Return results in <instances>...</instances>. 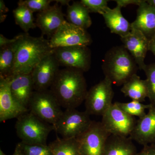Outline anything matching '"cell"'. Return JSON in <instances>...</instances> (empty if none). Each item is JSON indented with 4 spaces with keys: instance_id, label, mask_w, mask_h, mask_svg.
Returning <instances> with one entry per match:
<instances>
[{
    "instance_id": "484cf974",
    "label": "cell",
    "mask_w": 155,
    "mask_h": 155,
    "mask_svg": "<svg viewBox=\"0 0 155 155\" xmlns=\"http://www.w3.org/2000/svg\"><path fill=\"white\" fill-rule=\"evenodd\" d=\"M115 104L126 114L133 117H138L139 119L145 116L147 114L146 110L147 109L149 110L151 107L150 104H144L142 103L134 100L126 103L116 102Z\"/></svg>"
},
{
    "instance_id": "ffe728a7",
    "label": "cell",
    "mask_w": 155,
    "mask_h": 155,
    "mask_svg": "<svg viewBox=\"0 0 155 155\" xmlns=\"http://www.w3.org/2000/svg\"><path fill=\"white\" fill-rule=\"evenodd\" d=\"M130 137L110 135L106 143L104 155H136L137 150Z\"/></svg>"
},
{
    "instance_id": "74e56055",
    "label": "cell",
    "mask_w": 155,
    "mask_h": 155,
    "mask_svg": "<svg viewBox=\"0 0 155 155\" xmlns=\"http://www.w3.org/2000/svg\"><path fill=\"white\" fill-rule=\"evenodd\" d=\"M146 2L150 5L155 7V0H146Z\"/></svg>"
},
{
    "instance_id": "277c9868",
    "label": "cell",
    "mask_w": 155,
    "mask_h": 155,
    "mask_svg": "<svg viewBox=\"0 0 155 155\" xmlns=\"http://www.w3.org/2000/svg\"><path fill=\"white\" fill-rule=\"evenodd\" d=\"M17 119L15 129L21 141L30 144H47L48 136L54 130L52 125L40 119L29 111Z\"/></svg>"
},
{
    "instance_id": "f35d334b",
    "label": "cell",
    "mask_w": 155,
    "mask_h": 155,
    "mask_svg": "<svg viewBox=\"0 0 155 155\" xmlns=\"http://www.w3.org/2000/svg\"><path fill=\"white\" fill-rule=\"evenodd\" d=\"M0 155H6L5 153H4V152L2 150L0 149Z\"/></svg>"
},
{
    "instance_id": "52a82bcc",
    "label": "cell",
    "mask_w": 155,
    "mask_h": 155,
    "mask_svg": "<svg viewBox=\"0 0 155 155\" xmlns=\"http://www.w3.org/2000/svg\"><path fill=\"white\" fill-rule=\"evenodd\" d=\"M113 84L104 78L89 90L84 100L85 111L89 115L102 116L113 104Z\"/></svg>"
},
{
    "instance_id": "2e32d148",
    "label": "cell",
    "mask_w": 155,
    "mask_h": 155,
    "mask_svg": "<svg viewBox=\"0 0 155 155\" xmlns=\"http://www.w3.org/2000/svg\"><path fill=\"white\" fill-rule=\"evenodd\" d=\"M64 16L61 7L57 3L38 14L36 26L41 30L43 35L51 38L66 20Z\"/></svg>"
},
{
    "instance_id": "4dcf8cb0",
    "label": "cell",
    "mask_w": 155,
    "mask_h": 155,
    "mask_svg": "<svg viewBox=\"0 0 155 155\" xmlns=\"http://www.w3.org/2000/svg\"><path fill=\"white\" fill-rule=\"evenodd\" d=\"M143 0H116L114 1L116 2L117 6L122 8L130 5L139 6L143 2Z\"/></svg>"
},
{
    "instance_id": "8fae6325",
    "label": "cell",
    "mask_w": 155,
    "mask_h": 155,
    "mask_svg": "<svg viewBox=\"0 0 155 155\" xmlns=\"http://www.w3.org/2000/svg\"><path fill=\"white\" fill-rule=\"evenodd\" d=\"M54 53L60 66L87 72L91 67V53L88 46H74L58 48Z\"/></svg>"
},
{
    "instance_id": "e575fe53",
    "label": "cell",
    "mask_w": 155,
    "mask_h": 155,
    "mask_svg": "<svg viewBox=\"0 0 155 155\" xmlns=\"http://www.w3.org/2000/svg\"><path fill=\"white\" fill-rule=\"evenodd\" d=\"M149 51L155 56V36L150 40Z\"/></svg>"
},
{
    "instance_id": "d6a6232c",
    "label": "cell",
    "mask_w": 155,
    "mask_h": 155,
    "mask_svg": "<svg viewBox=\"0 0 155 155\" xmlns=\"http://www.w3.org/2000/svg\"><path fill=\"white\" fill-rule=\"evenodd\" d=\"M19 36V35L15 36L13 39H8L5 37L3 35H0V48L15 43L18 40Z\"/></svg>"
},
{
    "instance_id": "cb8c5ba5",
    "label": "cell",
    "mask_w": 155,
    "mask_h": 155,
    "mask_svg": "<svg viewBox=\"0 0 155 155\" xmlns=\"http://www.w3.org/2000/svg\"><path fill=\"white\" fill-rule=\"evenodd\" d=\"M49 146L53 155H81L76 138L58 137Z\"/></svg>"
},
{
    "instance_id": "30bf717a",
    "label": "cell",
    "mask_w": 155,
    "mask_h": 155,
    "mask_svg": "<svg viewBox=\"0 0 155 155\" xmlns=\"http://www.w3.org/2000/svg\"><path fill=\"white\" fill-rule=\"evenodd\" d=\"M102 124L111 135L129 137L135 127L137 121L120 109L115 103L102 116Z\"/></svg>"
},
{
    "instance_id": "7402d4cb",
    "label": "cell",
    "mask_w": 155,
    "mask_h": 155,
    "mask_svg": "<svg viewBox=\"0 0 155 155\" xmlns=\"http://www.w3.org/2000/svg\"><path fill=\"white\" fill-rule=\"evenodd\" d=\"M89 13L88 9L80 2H73L67 7V21L86 30L92 23Z\"/></svg>"
},
{
    "instance_id": "f1b7e54d",
    "label": "cell",
    "mask_w": 155,
    "mask_h": 155,
    "mask_svg": "<svg viewBox=\"0 0 155 155\" xmlns=\"http://www.w3.org/2000/svg\"><path fill=\"white\" fill-rule=\"evenodd\" d=\"M52 2L51 0H25L19 1L18 5L25 6L33 13H38L47 9Z\"/></svg>"
},
{
    "instance_id": "d590c367",
    "label": "cell",
    "mask_w": 155,
    "mask_h": 155,
    "mask_svg": "<svg viewBox=\"0 0 155 155\" xmlns=\"http://www.w3.org/2000/svg\"><path fill=\"white\" fill-rule=\"evenodd\" d=\"M57 2V3H60L62 5H67V6L69 5V2L70 1H68V0H63V1H56Z\"/></svg>"
},
{
    "instance_id": "7c38bea8",
    "label": "cell",
    "mask_w": 155,
    "mask_h": 155,
    "mask_svg": "<svg viewBox=\"0 0 155 155\" xmlns=\"http://www.w3.org/2000/svg\"><path fill=\"white\" fill-rule=\"evenodd\" d=\"M60 66L54 51L42 59L31 73L35 91L46 90L51 87L60 71Z\"/></svg>"
},
{
    "instance_id": "7a4b0ae2",
    "label": "cell",
    "mask_w": 155,
    "mask_h": 155,
    "mask_svg": "<svg viewBox=\"0 0 155 155\" xmlns=\"http://www.w3.org/2000/svg\"><path fill=\"white\" fill-rule=\"evenodd\" d=\"M53 51L49 40L43 36L34 37L27 33L19 35L16 44L12 75L30 74L42 59Z\"/></svg>"
},
{
    "instance_id": "9c48e42d",
    "label": "cell",
    "mask_w": 155,
    "mask_h": 155,
    "mask_svg": "<svg viewBox=\"0 0 155 155\" xmlns=\"http://www.w3.org/2000/svg\"><path fill=\"white\" fill-rule=\"evenodd\" d=\"M111 134L101 122L92 121L87 130L77 138L81 155H104L106 143Z\"/></svg>"
},
{
    "instance_id": "6da1fadb",
    "label": "cell",
    "mask_w": 155,
    "mask_h": 155,
    "mask_svg": "<svg viewBox=\"0 0 155 155\" xmlns=\"http://www.w3.org/2000/svg\"><path fill=\"white\" fill-rule=\"evenodd\" d=\"M83 73L71 68L59 71L50 90L62 107L76 109L84 101L88 91Z\"/></svg>"
},
{
    "instance_id": "d6986e66",
    "label": "cell",
    "mask_w": 155,
    "mask_h": 155,
    "mask_svg": "<svg viewBox=\"0 0 155 155\" xmlns=\"http://www.w3.org/2000/svg\"><path fill=\"white\" fill-rule=\"evenodd\" d=\"M121 9L117 5L113 9L109 8L102 15L105 24L111 33L118 35L120 38L127 35L132 29L131 23L123 17Z\"/></svg>"
},
{
    "instance_id": "ac0fdd59",
    "label": "cell",
    "mask_w": 155,
    "mask_h": 155,
    "mask_svg": "<svg viewBox=\"0 0 155 155\" xmlns=\"http://www.w3.org/2000/svg\"><path fill=\"white\" fill-rule=\"evenodd\" d=\"M131 23L132 28L140 31L149 40L155 36V7L143 0L138 6L135 20Z\"/></svg>"
},
{
    "instance_id": "e0dca14e",
    "label": "cell",
    "mask_w": 155,
    "mask_h": 155,
    "mask_svg": "<svg viewBox=\"0 0 155 155\" xmlns=\"http://www.w3.org/2000/svg\"><path fill=\"white\" fill-rule=\"evenodd\" d=\"M9 78L10 89L13 97L20 105L28 109V104L35 91L31 74H18Z\"/></svg>"
},
{
    "instance_id": "d4e9b609",
    "label": "cell",
    "mask_w": 155,
    "mask_h": 155,
    "mask_svg": "<svg viewBox=\"0 0 155 155\" xmlns=\"http://www.w3.org/2000/svg\"><path fill=\"white\" fill-rule=\"evenodd\" d=\"M33 13L28 8L22 5H18L13 11L15 22L25 33L37 26L34 22Z\"/></svg>"
},
{
    "instance_id": "836d02e7",
    "label": "cell",
    "mask_w": 155,
    "mask_h": 155,
    "mask_svg": "<svg viewBox=\"0 0 155 155\" xmlns=\"http://www.w3.org/2000/svg\"><path fill=\"white\" fill-rule=\"evenodd\" d=\"M9 9L6 7L4 1H0V20L1 22H3L6 19V13H8Z\"/></svg>"
},
{
    "instance_id": "8992f818",
    "label": "cell",
    "mask_w": 155,
    "mask_h": 155,
    "mask_svg": "<svg viewBox=\"0 0 155 155\" xmlns=\"http://www.w3.org/2000/svg\"><path fill=\"white\" fill-rule=\"evenodd\" d=\"M86 111L76 109H66L57 123L54 130L64 139L77 138L87 130L92 121Z\"/></svg>"
},
{
    "instance_id": "5bb4252c",
    "label": "cell",
    "mask_w": 155,
    "mask_h": 155,
    "mask_svg": "<svg viewBox=\"0 0 155 155\" xmlns=\"http://www.w3.org/2000/svg\"><path fill=\"white\" fill-rule=\"evenodd\" d=\"M28 109L15 101L10 89V78L0 77V121L17 118L27 113Z\"/></svg>"
},
{
    "instance_id": "5b68a950",
    "label": "cell",
    "mask_w": 155,
    "mask_h": 155,
    "mask_svg": "<svg viewBox=\"0 0 155 155\" xmlns=\"http://www.w3.org/2000/svg\"><path fill=\"white\" fill-rule=\"evenodd\" d=\"M61 105L50 90L34 92L28 110L40 119L54 125L63 113Z\"/></svg>"
},
{
    "instance_id": "4316f807",
    "label": "cell",
    "mask_w": 155,
    "mask_h": 155,
    "mask_svg": "<svg viewBox=\"0 0 155 155\" xmlns=\"http://www.w3.org/2000/svg\"><path fill=\"white\" fill-rule=\"evenodd\" d=\"M23 155H53L49 146L30 144L21 141L17 145Z\"/></svg>"
},
{
    "instance_id": "3957f363",
    "label": "cell",
    "mask_w": 155,
    "mask_h": 155,
    "mask_svg": "<svg viewBox=\"0 0 155 155\" xmlns=\"http://www.w3.org/2000/svg\"><path fill=\"white\" fill-rule=\"evenodd\" d=\"M102 69L105 78L118 86L123 85L139 69L135 60L123 45L114 47L108 50L103 60Z\"/></svg>"
},
{
    "instance_id": "9a60e30c",
    "label": "cell",
    "mask_w": 155,
    "mask_h": 155,
    "mask_svg": "<svg viewBox=\"0 0 155 155\" xmlns=\"http://www.w3.org/2000/svg\"><path fill=\"white\" fill-rule=\"evenodd\" d=\"M129 137L143 146L155 144V106L151 105L145 116L137 121Z\"/></svg>"
},
{
    "instance_id": "ab89813d",
    "label": "cell",
    "mask_w": 155,
    "mask_h": 155,
    "mask_svg": "<svg viewBox=\"0 0 155 155\" xmlns=\"http://www.w3.org/2000/svg\"></svg>"
},
{
    "instance_id": "ba28073f",
    "label": "cell",
    "mask_w": 155,
    "mask_h": 155,
    "mask_svg": "<svg viewBox=\"0 0 155 155\" xmlns=\"http://www.w3.org/2000/svg\"><path fill=\"white\" fill-rule=\"evenodd\" d=\"M52 49L74 46H88L92 42L91 36L86 29L65 20L49 40Z\"/></svg>"
},
{
    "instance_id": "1f68e13d",
    "label": "cell",
    "mask_w": 155,
    "mask_h": 155,
    "mask_svg": "<svg viewBox=\"0 0 155 155\" xmlns=\"http://www.w3.org/2000/svg\"><path fill=\"white\" fill-rule=\"evenodd\" d=\"M136 155H155V144L144 146L143 149Z\"/></svg>"
},
{
    "instance_id": "44dd1931",
    "label": "cell",
    "mask_w": 155,
    "mask_h": 155,
    "mask_svg": "<svg viewBox=\"0 0 155 155\" xmlns=\"http://www.w3.org/2000/svg\"><path fill=\"white\" fill-rule=\"evenodd\" d=\"M121 92L125 97L140 102L148 97V90L146 80H142L137 74H134L123 85Z\"/></svg>"
},
{
    "instance_id": "8d00e7d4",
    "label": "cell",
    "mask_w": 155,
    "mask_h": 155,
    "mask_svg": "<svg viewBox=\"0 0 155 155\" xmlns=\"http://www.w3.org/2000/svg\"><path fill=\"white\" fill-rule=\"evenodd\" d=\"M12 155H23L21 153V151L19 150V147L16 146V148H15V150L14 153Z\"/></svg>"
},
{
    "instance_id": "603a6c76",
    "label": "cell",
    "mask_w": 155,
    "mask_h": 155,
    "mask_svg": "<svg viewBox=\"0 0 155 155\" xmlns=\"http://www.w3.org/2000/svg\"><path fill=\"white\" fill-rule=\"evenodd\" d=\"M17 41L13 44L1 48L0 77L8 78L13 75Z\"/></svg>"
},
{
    "instance_id": "f546056e",
    "label": "cell",
    "mask_w": 155,
    "mask_h": 155,
    "mask_svg": "<svg viewBox=\"0 0 155 155\" xmlns=\"http://www.w3.org/2000/svg\"><path fill=\"white\" fill-rule=\"evenodd\" d=\"M107 0H81V3L88 9L90 13L102 15L109 8Z\"/></svg>"
},
{
    "instance_id": "83f0119b",
    "label": "cell",
    "mask_w": 155,
    "mask_h": 155,
    "mask_svg": "<svg viewBox=\"0 0 155 155\" xmlns=\"http://www.w3.org/2000/svg\"><path fill=\"white\" fill-rule=\"evenodd\" d=\"M143 70L146 75L149 104L155 106V63L146 64Z\"/></svg>"
},
{
    "instance_id": "4fadbf2b",
    "label": "cell",
    "mask_w": 155,
    "mask_h": 155,
    "mask_svg": "<svg viewBox=\"0 0 155 155\" xmlns=\"http://www.w3.org/2000/svg\"><path fill=\"white\" fill-rule=\"evenodd\" d=\"M121 40L125 48L132 56L139 69H144L146 64L145 59L149 51L150 40L140 31L132 28L131 31Z\"/></svg>"
}]
</instances>
